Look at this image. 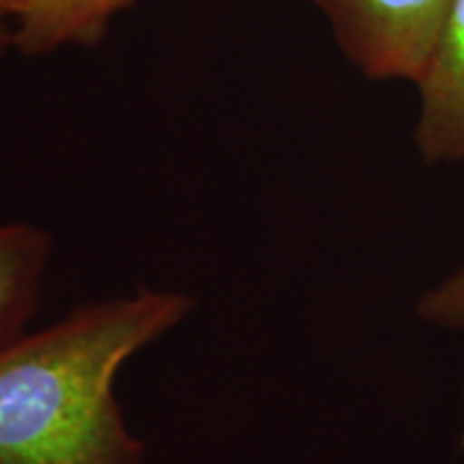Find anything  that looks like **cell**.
<instances>
[{
  "label": "cell",
  "instance_id": "cell-6",
  "mask_svg": "<svg viewBox=\"0 0 464 464\" xmlns=\"http://www.w3.org/2000/svg\"><path fill=\"white\" fill-rule=\"evenodd\" d=\"M420 312L423 318L448 329H464V265L437 288L423 295Z\"/></svg>",
  "mask_w": 464,
  "mask_h": 464
},
{
  "label": "cell",
  "instance_id": "cell-3",
  "mask_svg": "<svg viewBox=\"0 0 464 464\" xmlns=\"http://www.w3.org/2000/svg\"><path fill=\"white\" fill-rule=\"evenodd\" d=\"M413 144L426 164L464 161V0H451L426 67L415 82Z\"/></svg>",
  "mask_w": 464,
  "mask_h": 464
},
{
  "label": "cell",
  "instance_id": "cell-1",
  "mask_svg": "<svg viewBox=\"0 0 464 464\" xmlns=\"http://www.w3.org/2000/svg\"><path fill=\"white\" fill-rule=\"evenodd\" d=\"M194 307L179 290L142 288L75 305L3 348L0 464H142L116 379Z\"/></svg>",
  "mask_w": 464,
  "mask_h": 464
},
{
  "label": "cell",
  "instance_id": "cell-7",
  "mask_svg": "<svg viewBox=\"0 0 464 464\" xmlns=\"http://www.w3.org/2000/svg\"><path fill=\"white\" fill-rule=\"evenodd\" d=\"M14 11L15 0H0V58L14 50Z\"/></svg>",
  "mask_w": 464,
  "mask_h": 464
},
{
  "label": "cell",
  "instance_id": "cell-4",
  "mask_svg": "<svg viewBox=\"0 0 464 464\" xmlns=\"http://www.w3.org/2000/svg\"><path fill=\"white\" fill-rule=\"evenodd\" d=\"M50 258L48 230L28 222H0V351L31 332Z\"/></svg>",
  "mask_w": 464,
  "mask_h": 464
},
{
  "label": "cell",
  "instance_id": "cell-2",
  "mask_svg": "<svg viewBox=\"0 0 464 464\" xmlns=\"http://www.w3.org/2000/svg\"><path fill=\"white\" fill-rule=\"evenodd\" d=\"M346 61L372 82L413 84L451 0H314Z\"/></svg>",
  "mask_w": 464,
  "mask_h": 464
},
{
  "label": "cell",
  "instance_id": "cell-5",
  "mask_svg": "<svg viewBox=\"0 0 464 464\" xmlns=\"http://www.w3.org/2000/svg\"><path fill=\"white\" fill-rule=\"evenodd\" d=\"M136 0H15L14 50L44 56L65 45H95Z\"/></svg>",
  "mask_w": 464,
  "mask_h": 464
}]
</instances>
